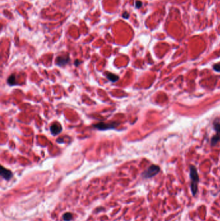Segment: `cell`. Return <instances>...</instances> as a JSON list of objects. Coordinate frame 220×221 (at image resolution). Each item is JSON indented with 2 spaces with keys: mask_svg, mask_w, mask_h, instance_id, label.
<instances>
[{
  "mask_svg": "<svg viewBox=\"0 0 220 221\" xmlns=\"http://www.w3.org/2000/svg\"><path fill=\"white\" fill-rule=\"evenodd\" d=\"M190 180H191V182H190V190H191L192 196L194 197V196H196L197 191H198V183L199 181V178L196 168L192 165L190 166Z\"/></svg>",
  "mask_w": 220,
  "mask_h": 221,
  "instance_id": "1",
  "label": "cell"
},
{
  "mask_svg": "<svg viewBox=\"0 0 220 221\" xmlns=\"http://www.w3.org/2000/svg\"><path fill=\"white\" fill-rule=\"evenodd\" d=\"M160 168L159 166L153 164L149 166V167L142 173V176L144 178H150L158 175V173H160Z\"/></svg>",
  "mask_w": 220,
  "mask_h": 221,
  "instance_id": "2",
  "label": "cell"
},
{
  "mask_svg": "<svg viewBox=\"0 0 220 221\" xmlns=\"http://www.w3.org/2000/svg\"><path fill=\"white\" fill-rule=\"evenodd\" d=\"M118 125V124L116 122H111L108 124H106L104 122H100V123L95 124V125H94L93 126L94 128L98 129L99 130L105 131L107 130H110V129H114Z\"/></svg>",
  "mask_w": 220,
  "mask_h": 221,
  "instance_id": "3",
  "label": "cell"
},
{
  "mask_svg": "<svg viewBox=\"0 0 220 221\" xmlns=\"http://www.w3.org/2000/svg\"><path fill=\"white\" fill-rule=\"evenodd\" d=\"M214 130L216 131V134L211 139V146H214L217 144V142L220 141V122H215L214 124Z\"/></svg>",
  "mask_w": 220,
  "mask_h": 221,
  "instance_id": "4",
  "label": "cell"
},
{
  "mask_svg": "<svg viewBox=\"0 0 220 221\" xmlns=\"http://www.w3.org/2000/svg\"><path fill=\"white\" fill-rule=\"evenodd\" d=\"M0 175L1 177L6 180H9L13 176V173L11 171L5 168L3 166H1V171H0Z\"/></svg>",
  "mask_w": 220,
  "mask_h": 221,
  "instance_id": "5",
  "label": "cell"
},
{
  "mask_svg": "<svg viewBox=\"0 0 220 221\" xmlns=\"http://www.w3.org/2000/svg\"><path fill=\"white\" fill-rule=\"evenodd\" d=\"M50 130L51 133L53 134V135H58V134H60L61 131H62V127H61L60 124L56 122L52 124V126L50 128Z\"/></svg>",
  "mask_w": 220,
  "mask_h": 221,
  "instance_id": "6",
  "label": "cell"
},
{
  "mask_svg": "<svg viewBox=\"0 0 220 221\" xmlns=\"http://www.w3.org/2000/svg\"><path fill=\"white\" fill-rule=\"evenodd\" d=\"M69 61V58L67 56H58L56 58V63L59 66H64L66 65Z\"/></svg>",
  "mask_w": 220,
  "mask_h": 221,
  "instance_id": "7",
  "label": "cell"
},
{
  "mask_svg": "<svg viewBox=\"0 0 220 221\" xmlns=\"http://www.w3.org/2000/svg\"><path fill=\"white\" fill-rule=\"evenodd\" d=\"M106 76H107L108 80H109L110 81H112V82H116V81H117L118 80H119V76H118L117 75L114 74L112 73H107V74H106Z\"/></svg>",
  "mask_w": 220,
  "mask_h": 221,
  "instance_id": "8",
  "label": "cell"
},
{
  "mask_svg": "<svg viewBox=\"0 0 220 221\" xmlns=\"http://www.w3.org/2000/svg\"><path fill=\"white\" fill-rule=\"evenodd\" d=\"M7 82L10 85H14L16 83V78L15 76L14 75H11L9 77L8 80H7Z\"/></svg>",
  "mask_w": 220,
  "mask_h": 221,
  "instance_id": "9",
  "label": "cell"
},
{
  "mask_svg": "<svg viewBox=\"0 0 220 221\" xmlns=\"http://www.w3.org/2000/svg\"><path fill=\"white\" fill-rule=\"evenodd\" d=\"M63 218L65 221H70L72 219V215L70 213H66L63 215Z\"/></svg>",
  "mask_w": 220,
  "mask_h": 221,
  "instance_id": "10",
  "label": "cell"
},
{
  "mask_svg": "<svg viewBox=\"0 0 220 221\" xmlns=\"http://www.w3.org/2000/svg\"><path fill=\"white\" fill-rule=\"evenodd\" d=\"M214 69L217 72L220 73V63H217L214 66Z\"/></svg>",
  "mask_w": 220,
  "mask_h": 221,
  "instance_id": "11",
  "label": "cell"
},
{
  "mask_svg": "<svg viewBox=\"0 0 220 221\" xmlns=\"http://www.w3.org/2000/svg\"><path fill=\"white\" fill-rule=\"evenodd\" d=\"M142 6V1H136V8L139 9Z\"/></svg>",
  "mask_w": 220,
  "mask_h": 221,
  "instance_id": "12",
  "label": "cell"
},
{
  "mask_svg": "<svg viewBox=\"0 0 220 221\" xmlns=\"http://www.w3.org/2000/svg\"><path fill=\"white\" fill-rule=\"evenodd\" d=\"M123 17L125 19H127V18H128V17H129V14H128L127 12H125L123 14Z\"/></svg>",
  "mask_w": 220,
  "mask_h": 221,
  "instance_id": "13",
  "label": "cell"
}]
</instances>
